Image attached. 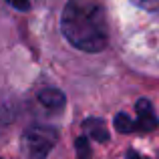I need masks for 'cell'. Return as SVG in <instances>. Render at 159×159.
I'll return each mask as SVG.
<instances>
[{"instance_id":"obj_1","label":"cell","mask_w":159,"mask_h":159,"mask_svg":"<svg viewBox=\"0 0 159 159\" xmlns=\"http://www.w3.org/2000/svg\"><path fill=\"white\" fill-rule=\"evenodd\" d=\"M61 28L66 40L85 52H101L109 44V24L101 0H69Z\"/></svg>"},{"instance_id":"obj_2","label":"cell","mask_w":159,"mask_h":159,"mask_svg":"<svg viewBox=\"0 0 159 159\" xmlns=\"http://www.w3.org/2000/svg\"><path fill=\"white\" fill-rule=\"evenodd\" d=\"M58 141V133L54 127L36 125L24 131L22 135V149L30 159H44L52 151V147Z\"/></svg>"},{"instance_id":"obj_3","label":"cell","mask_w":159,"mask_h":159,"mask_svg":"<svg viewBox=\"0 0 159 159\" xmlns=\"http://www.w3.org/2000/svg\"><path fill=\"white\" fill-rule=\"evenodd\" d=\"M137 121H133V127H135V131H153V129L157 127V117H155V111H153L151 103L147 101V99H139V103H137Z\"/></svg>"},{"instance_id":"obj_4","label":"cell","mask_w":159,"mask_h":159,"mask_svg":"<svg viewBox=\"0 0 159 159\" xmlns=\"http://www.w3.org/2000/svg\"><path fill=\"white\" fill-rule=\"evenodd\" d=\"M16 119V103L10 95L0 91V133Z\"/></svg>"},{"instance_id":"obj_5","label":"cell","mask_w":159,"mask_h":159,"mask_svg":"<svg viewBox=\"0 0 159 159\" xmlns=\"http://www.w3.org/2000/svg\"><path fill=\"white\" fill-rule=\"evenodd\" d=\"M39 101L47 109L57 111V109H61L65 105V95H62L61 91H57V89H47V91H43V93L39 95Z\"/></svg>"},{"instance_id":"obj_6","label":"cell","mask_w":159,"mask_h":159,"mask_svg":"<svg viewBox=\"0 0 159 159\" xmlns=\"http://www.w3.org/2000/svg\"><path fill=\"white\" fill-rule=\"evenodd\" d=\"M115 129L121 133H133L135 131V127H133V119H129L125 113H119V115L115 117Z\"/></svg>"},{"instance_id":"obj_7","label":"cell","mask_w":159,"mask_h":159,"mask_svg":"<svg viewBox=\"0 0 159 159\" xmlns=\"http://www.w3.org/2000/svg\"><path fill=\"white\" fill-rule=\"evenodd\" d=\"M131 2L143 10H159V0H131Z\"/></svg>"},{"instance_id":"obj_8","label":"cell","mask_w":159,"mask_h":159,"mask_svg":"<svg viewBox=\"0 0 159 159\" xmlns=\"http://www.w3.org/2000/svg\"><path fill=\"white\" fill-rule=\"evenodd\" d=\"M125 159H149V157H145V155H139L137 151H133V149H131V151L127 153V157H125Z\"/></svg>"}]
</instances>
